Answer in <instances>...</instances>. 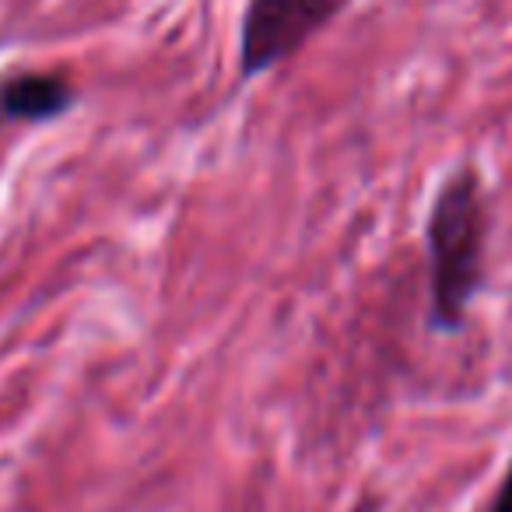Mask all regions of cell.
<instances>
[{
	"label": "cell",
	"instance_id": "6da1fadb",
	"mask_svg": "<svg viewBox=\"0 0 512 512\" xmlns=\"http://www.w3.org/2000/svg\"><path fill=\"white\" fill-rule=\"evenodd\" d=\"M484 207L474 169H456L435 193L428 211V253H432V327L456 330L484 278Z\"/></svg>",
	"mask_w": 512,
	"mask_h": 512
},
{
	"label": "cell",
	"instance_id": "3957f363",
	"mask_svg": "<svg viewBox=\"0 0 512 512\" xmlns=\"http://www.w3.org/2000/svg\"><path fill=\"white\" fill-rule=\"evenodd\" d=\"M74 102L64 78L53 74H22L0 85V120H50Z\"/></svg>",
	"mask_w": 512,
	"mask_h": 512
},
{
	"label": "cell",
	"instance_id": "277c9868",
	"mask_svg": "<svg viewBox=\"0 0 512 512\" xmlns=\"http://www.w3.org/2000/svg\"><path fill=\"white\" fill-rule=\"evenodd\" d=\"M484 512H512V467H509V474H505V481L498 484L495 498H491Z\"/></svg>",
	"mask_w": 512,
	"mask_h": 512
},
{
	"label": "cell",
	"instance_id": "7a4b0ae2",
	"mask_svg": "<svg viewBox=\"0 0 512 512\" xmlns=\"http://www.w3.org/2000/svg\"><path fill=\"white\" fill-rule=\"evenodd\" d=\"M348 4L351 0H249L239 32L242 78H256L295 57Z\"/></svg>",
	"mask_w": 512,
	"mask_h": 512
}]
</instances>
